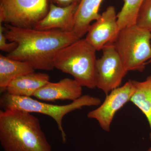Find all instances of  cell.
<instances>
[{
    "mask_svg": "<svg viewBox=\"0 0 151 151\" xmlns=\"http://www.w3.org/2000/svg\"><path fill=\"white\" fill-rule=\"evenodd\" d=\"M114 46L127 71H144L151 59V33L136 24L120 30Z\"/></svg>",
    "mask_w": 151,
    "mask_h": 151,
    "instance_id": "obj_5",
    "label": "cell"
},
{
    "mask_svg": "<svg viewBox=\"0 0 151 151\" xmlns=\"http://www.w3.org/2000/svg\"><path fill=\"white\" fill-rule=\"evenodd\" d=\"M134 92L130 101L146 116L150 127L151 142V75L143 81L132 80Z\"/></svg>",
    "mask_w": 151,
    "mask_h": 151,
    "instance_id": "obj_15",
    "label": "cell"
},
{
    "mask_svg": "<svg viewBox=\"0 0 151 151\" xmlns=\"http://www.w3.org/2000/svg\"><path fill=\"white\" fill-rule=\"evenodd\" d=\"M149 63H151V59L150 60H149L148 62L147 63V64H149Z\"/></svg>",
    "mask_w": 151,
    "mask_h": 151,
    "instance_id": "obj_20",
    "label": "cell"
},
{
    "mask_svg": "<svg viewBox=\"0 0 151 151\" xmlns=\"http://www.w3.org/2000/svg\"><path fill=\"white\" fill-rule=\"evenodd\" d=\"M5 27L0 24V50L2 51L11 52L16 48L17 44L14 42L7 43V40L4 34Z\"/></svg>",
    "mask_w": 151,
    "mask_h": 151,
    "instance_id": "obj_18",
    "label": "cell"
},
{
    "mask_svg": "<svg viewBox=\"0 0 151 151\" xmlns=\"http://www.w3.org/2000/svg\"><path fill=\"white\" fill-rule=\"evenodd\" d=\"M35 70L27 62L11 59L0 54V91H6V88L14 78L34 72Z\"/></svg>",
    "mask_w": 151,
    "mask_h": 151,
    "instance_id": "obj_14",
    "label": "cell"
},
{
    "mask_svg": "<svg viewBox=\"0 0 151 151\" xmlns=\"http://www.w3.org/2000/svg\"><path fill=\"white\" fill-rule=\"evenodd\" d=\"M81 0H50L51 3L59 6L65 7L74 4H79Z\"/></svg>",
    "mask_w": 151,
    "mask_h": 151,
    "instance_id": "obj_19",
    "label": "cell"
},
{
    "mask_svg": "<svg viewBox=\"0 0 151 151\" xmlns=\"http://www.w3.org/2000/svg\"><path fill=\"white\" fill-rule=\"evenodd\" d=\"M96 51L85 38L78 39L58 52L55 68L72 76L82 87L94 89L96 87Z\"/></svg>",
    "mask_w": 151,
    "mask_h": 151,
    "instance_id": "obj_3",
    "label": "cell"
},
{
    "mask_svg": "<svg viewBox=\"0 0 151 151\" xmlns=\"http://www.w3.org/2000/svg\"><path fill=\"white\" fill-rule=\"evenodd\" d=\"M78 5L74 4L67 6L61 7L50 3L48 13L35 25L34 29L73 31L74 15Z\"/></svg>",
    "mask_w": 151,
    "mask_h": 151,
    "instance_id": "obj_11",
    "label": "cell"
},
{
    "mask_svg": "<svg viewBox=\"0 0 151 151\" xmlns=\"http://www.w3.org/2000/svg\"><path fill=\"white\" fill-rule=\"evenodd\" d=\"M49 9L48 0H0V24L34 28Z\"/></svg>",
    "mask_w": 151,
    "mask_h": 151,
    "instance_id": "obj_6",
    "label": "cell"
},
{
    "mask_svg": "<svg viewBox=\"0 0 151 151\" xmlns=\"http://www.w3.org/2000/svg\"><path fill=\"white\" fill-rule=\"evenodd\" d=\"M136 24L151 33V0H144L137 16Z\"/></svg>",
    "mask_w": 151,
    "mask_h": 151,
    "instance_id": "obj_17",
    "label": "cell"
},
{
    "mask_svg": "<svg viewBox=\"0 0 151 151\" xmlns=\"http://www.w3.org/2000/svg\"><path fill=\"white\" fill-rule=\"evenodd\" d=\"M144 0H124L122 9L117 14L119 30L136 24L139 9Z\"/></svg>",
    "mask_w": 151,
    "mask_h": 151,
    "instance_id": "obj_16",
    "label": "cell"
},
{
    "mask_svg": "<svg viewBox=\"0 0 151 151\" xmlns=\"http://www.w3.org/2000/svg\"><path fill=\"white\" fill-rule=\"evenodd\" d=\"M117 14L113 6H109L91 25L85 39L97 51L109 43H113L119 32Z\"/></svg>",
    "mask_w": 151,
    "mask_h": 151,
    "instance_id": "obj_9",
    "label": "cell"
},
{
    "mask_svg": "<svg viewBox=\"0 0 151 151\" xmlns=\"http://www.w3.org/2000/svg\"><path fill=\"white\" fill-rule=\"evenodd\" d=\"M103 0H81L74 15L73 32L78 38L86 35L91 23L100 16L99 11Z\"/></svg>",
    "mask_w": 151,
    "mask_h": 151,
    "instance_id": "obj_13",
    "label": "cell"
},
{
    "mask_svg": "<svg viewBox=\"0 0 151 151\" xmlns=\"http://www.w3.org/2000/svg\"><path fill=\"white\" fill-rule=\"evenodd\" d=\"M0 143L4 151H52L37 117L17 109L0 111Z\"/></svg>",
    "mask_w": 151,
    "mask_h": 151,
    "instance_id": "obj_2",
    "label": "cell"
},
{
    "mask_svg": "<svg viewBox=\"0 0 151 151\" xmlns=\"http://www.w3.org/2000/svg\"><path fill=\"white\" fill-rule=\"evenodd\" d=\"M102 50V55L96 61V87L107 95L121 86L128 71L113 43L106 45Z\"/></svg>",
    "mask_w": 151,
    "mask_h": 151,
    "instance_id": "obj_7",
    "label": "cell"
},
{
    "mask_svg": "<svg viewBox=\"0 0 151 151\" xmlns=\"http://www.w3.org/2000/svg\"><path fill=\"white\" fill-rule=\"evenodd\" d=\"M134 92L132 80H129L123 86L113 89L107 94L103 103L98 108L89 112L87 117L97 120L102 129L110 132L116 113L130 101Z\"/></svg>",
    "mask_w": 151,
    "mask_h": 151,
    "instance_id": "obj_8",
    "label": "cell"
},
{
    "mask_svg": "<svg viewBox=\"0 0 151 151\" xmlns=\"http://www.w3.org/2000/svg\"><path fill=\"white\" fill-rule=\"evenodd\" d=\"M146 151H151V147L150 148H149L148 150H147Z\"/></svg>",
    "mask_w": 151,
    "mask_h": 151,
    "instance_id": "obj_21",
    "label": "cell"
},
{
    "mask_svg": "<svg viewBox=\"0 0 151 151\" xmlns=\"http://www.w3.org/2000/svg\"><path fill=\"white\" fill-rule=\"evenodd\" d=\"M101 101L98 97L89 95H82L80 98L67 105H59L47 104L31 97L14 96L6 92L0 98V106L3 110L17 109L29 112L40 113L50 116L57 124L61 133L62 141L65 143L66 135L63 127V120L65 115L85 106H98Z\"/></svg>",
    "mask_w": 151,
    "mask_h": 151,
    "instance_id": "obj_4",
    "label": "cell"
},
{
    "mask_svg": "<svg viewBox=\"0 0 151 151\" xmlns=\"http://www.w3.org/2000/svg\"><path fill=\"white\" fill-rule=\"evenodd\" d=\"M49 82L50 76L48 74L34 71L14 78L6 88V91L14 96L31 97Z\"/></svg>",
    "mask_w": 151,
    "mask_h": 151,
    "instance_id": "obj_12",
    "label": "cell"
},
{
    "mask_svg": "<svg viewBox=\"0 0 151 151\" xmlns=\"http://www.w3.org/2000/svg\"><path fill=\"white\" fill-rule=\"evenodd\" d=\"M4 27L7 40L17 44L16 48L7 56L27 62L35 69L53 70L58 52L80 39L73 31L23 28L6 24Z\"/></svg>",
    "mask_w": 151,
    "mask_h": 151,
    "instance_id": "obj_1",
    "label": "cell"
},
{
    "mask_svg": "<svg viewBox=\"0 0 151 151\" xmlns=\"http://www.w3.org/2000/svg\"><path fill=\"white\" fill-rule=\"evenodd\" d=\"M82 86L74 79L64 78L57 82L50 81L37 91L33 96L40 100L73 101L82 96Z\"/></svg>",
    "mask_w": 151,
    "mask_h": 151,
    "instance_id": "obj_10",
    "label": "cell"
}]
</instances>
